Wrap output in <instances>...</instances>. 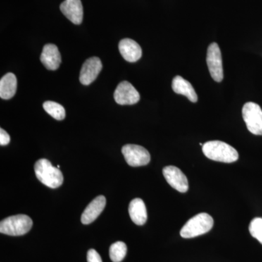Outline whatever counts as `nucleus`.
<instances>
[{"label":"nucleus","mask_w":262,"mask_h":262,"mask_svg":"<svg viewBox=\"0 0 262 262\" xmlns=\"http://www.w3.org/2000/svg\"><path fill=\"white\" fill-rule=\"evenodd\" d=\"M10 137L9 134L3 128L0 129V145L6 146L9 144Z\"/></svg>","instance_id":"obj_22"},{"label":"nucleus","mask_w":262,"mask_h":262,"mask_svg":"<svg viewBox=\"0 0 262 262\" xmlns=\"http://www.w3.org/2000/svg\"><path fill=\"white\" fill-rule=\"evenodd\" d=\"M119 51L122 58L127 62L134 63L139 61L142 56V50L136 41L133 39H122L119 43Z\"/></svg>","instance_id":"obj_12"},{"label":"nucleus","mask_w":262,"mask_h":262,"mask_svg":"<svg viewBox=\"0 0 262 262\" xmlns=\"http://www.w3.org/2000/svg\"><path fill=\"white\" fill-rule=\"evenodd\" d=\"M172 89L176 94L186 96L192 102L196 103L198 101V95L192 84L181 76L174 77L172 82Z\"/></svg>","instance_id":"obj_16"},{"label":"nucleus","mask_w":262,"mask_h":262,"mask_svg":"<svg viewBox=\"0 0 262 262\" xmlns=\"http://www.w3.org/2000/svg\"><path fill=\"white\" fill-rule=\"evenodd\" d=\"M206 61L212 78L215 82H222L224 78L222 53L216 43H211L208 47Z\"/></svg>","instance_id":"obj_6"},{"label":"nucleus","mask_w":262,"mask_h":262,"mask_svg":"<svg viewBox=\"0 0 262 262\" xmlns=\"http://www.w3.org/2000/svg\"><path fill=\"white\" fill-rule=\"evenodd\" d=\"M249 232L251 236L262 244V218H255L249 225Z\"/></svg>","instance_id":"obj_20"},{"label":"nucleus","mask_w":262,"mask_h":262,"mask_svg":"<svg viewBox=\"0 0 262 262\" xmlns=\"http://www.w3.org/2000/svg\"><path fill=\"white\" fill-rule=\"evenodd\" d=\"M34 172L38 180L52 189L59 187L63 184V177L61 170L53 166L47 159L38 160L34 165Z\"/></svg>","instance_id":"obj_2"},{"label":"nucleus","mask_w":262,"mask_h":262,"mask_svg":"<svg viewBox=\"0 0 262 262\" xmlns=\"http://www.w3.org/2000/svg\"><path fill=\"white\" fill-rule=\"evenodd\" d=\"M131 220L139 226L144 225L147 221V211L145 203L140 198H135L130 202L128 208Z\"/></svg>","instance_id":"obj_15"},{"label":"nucleus","mask_w":262,"mask_h":262,"mask_svg":"<svg viewBox=\"0 0 262 262\" xmlns=\"http://www.w3.org/2000/svg\"><path fill=\"white\" fill-rule=\"evenodd\" d=\"M43 108L46 113L57 120H63L65 118V108L59 103L54 101H46L43 103Z\"/></svg>","instance_id":"obj_18"},{"label":"nucleus","mask_w":262,"mask_h":262,"mask_svg":"<svg viewBox=\"0 0 262 262\" xmlns=\"http://www.w3.org/2000/svg\"><path fill=\"white\" fill-rule=\"evenodd\" d=\"M203 151L208 159L222 163H234L239 158L237 150L221 141H210L205 143Z\"/></svg>","instance_id":"obj_1"},{"label":"nucleus","mask_w":262,"mask_h":262,"mask_svg":"<svg viewBox=\"0 0 262 262\" xmlns=\"http://www.w3.org/2000/svg\"><path fill=\"white\" fill-rule=\"evenodd\" d=\"M122 153L127 163L132 167L144 166L149 164L151 160L149 151L143 146L136 144L124 146Z\"/></svg>","instance_id":"obj_7"},{"label":"nucleus","mask_w":262,"mask_h":262,"mask_svg":"<svg viewBox=\"0 0 262 262\" xmlns=\"http://www.w3.org/2000/svg\"><path fill=\"white\" fill-rule=\"evenodd\" d=\"M102 63L98 57H91L86 60L80 71V81L84 85L92 83L102 70Z\"/></svg>","instance_id":"obj_10"},{"label":"nucleus","mask_w":262,"mask_h":262,"mask_svg":"<svg viewBox=\"0 0 262 262\" xmlns=\"http://www.w3.org/2000/svg\"><path fill=\"white\" fill-rule=\"evenodd\" d=\"M106 198L104 196L100 195L95 198L94 201L84 209L81 216V222L83 225H89L94 222L98 215L101 214L106 206Z\"/></svg>","instance_id":"obj_13"},{"label":"nucleus","mask_w":262,"mask_h":262,"mask_svg":"<svg viewBox=\"0 0 262 262\" xmlns=\"http://www.w3.org/2000/svg\"><path fill=\"white\" fill-rule=\"evenodd\" d=\"M127 246L122 241L115 243L110 246V257L113 262H120L126 256Z\"/></svg>","instance_id":"obj_19"},{"label":"nucleus","mask_w":262,"mask_h":262,"mask_svg":"<svg viewBox=\"0 0 262 262\" xmlns=\"http://www.w3.org/2000/svg\"><path fill=\"white\" fill-rule=\"evenodd\" d=\"M88 262H102L101 256L94 249H90L87 253Z\"/></svg>","instance_id":"obj_21"},{"label":"nucleus","mask_w":262,"mask_h":262,"mask_svg":"<svg viewBox=\"0 0 262 262\" xmlns=\"http://www.w3.org/2000/svg\"><path fill=\"white\" fill-rule=\"evenodd\" d=\"M213 218L206 213L195 215L190 219L181 229L183 238H193L209 232L213 228Z\"/></svg>","instance_id":"obj_3"},{"label":"nucleus","mask_w":262,"mask_h":262,"mask_svg":"<svg viewBox=\"0 0 262 262\" xmlns=\"http://www.w3.org/2000/svg\"><path fill=\"white\" fill-rule=\"evenodd\" d=\"M163 173L170 187L179 191V192H187L189 189L187 178L180 169L173 165H170L163 168Z\"/></svg>","instance_id":"obj_9"},{"label":"nucleus","mask_w":262,"mask_h":262,"mask_svg":"<svg viewBox=\"0 0 262 262\" xmlns=\"http://www.w3.org/2000/svg\"><path fill=\"white\" fill-rule=\"evenodd\" d=\"M242 114L248 130L254 135L262 136V110L259 105L253 102L245 103Z\"/></svg>","instance_id":"obj_5"},{"label":"nucleus","mask_w":262,"mask_h":262,"mask_svg":"<svg viewBox=\"0 0 262 262\" xmlns=\"http://www.w3.org/2000/svg\"><path fill=\"white\" fill-rule=\"evenodd\" d=\"M114 98L118 104L134 105L139 102L140 95L130 82L122 81L117 85L114 94Z\"/></svg>","instance_id":"obj_8"},{"label":"nucleus","mask_w":262,"mask_h":262,"mask_svg":"<svg viewBox=\"0 0 262 262\" xmlns=\"http://www.w3.org/2000/svg\"><path fill=\"white\" fill-rule=\"evenodd\" d=\"M63 15L72 23L79 25L83 19V8L81 0H65L60 5Z\"/></svg>","instance_id":"obj_11"},{"label":"nucleus","mask_w":262,"mask_h":262,"mask_svg":"<svg viewBox=\"0 0 262 262\" xmlns=\"http://www.w3.org/2000/svg\"><path fill=\"white\" fill-rule=\"evenodd\" d=\"M32 219L27 215H12L2 221L0 232L10 236H20L27 234L32 229Z\"/></svg>","instance_id":"obj_4"},{"label":"nucleus","mask_w":262,"mask_h":262,"mask_svg":"<svg viewBox=\"0 0 262 262\" xmlns=\"http://www.w3.org/2000/svg\"><path fill=\"white\" fill-rule=\"evenodd\" d=\"M40 61L49 70H56L61 63V56L58 48L53 44H47L43 47Z\"/></svg>","instance_id":"obj_14"},{"label":"nucleus","mask_w":262,"mask_h":262,"mask_svg":"<svg viewBox=\"0 0 262 262\" xmlns=\"http://www.w3.org/2000/svg\"><path fill=\"white\" fill-rule=\"evenodd\" d=\"M17 89V79L14 74L8 73L0 80V97L10 99L15 96Z\"/></svg>","instance_id":"obj_17"}]
</instances>
